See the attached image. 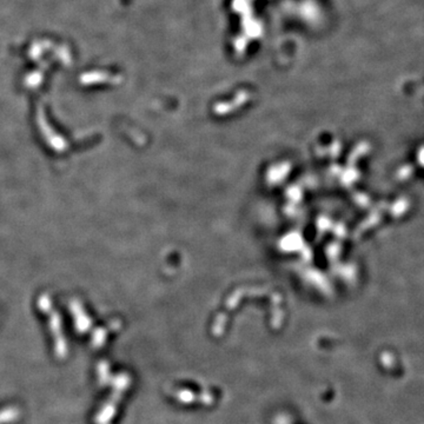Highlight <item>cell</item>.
Masks as SVG:
<instances>
[{
  "mask_svg": "<svg viewBox=\"0 0 424 424\" xmlns=\"http://www.w3.org/2000/svg\"><path fill=\"white\" fill-rule=\"evenodd\" d=\"M109 372H110V368L106 362H100L98 365V376H99V381L102 384L108 383L109 381Z\"/></svg>",
  "mask_w": 424,
  "mask_h": 424,
  "instance_id": "7a4b0ae2",
  "label": "cell"
},
{
  "mask_svg": "<svg viewBox=\"0 0 424 424\" xmlns=\"http://www.w3.org/2000/svg\"><path fill=\"white\" fill-rule=\"evenodd\" d=\"M17 416H18V411L13 409V408L4 409L2 411H0V424L12 422V421L17 419Z\"/></svg>",
  "mask_w": 424,
  "mask_h": 424,
  "instance_id": "6da1fadb",
  "label": "cell"
}]
</instances>
